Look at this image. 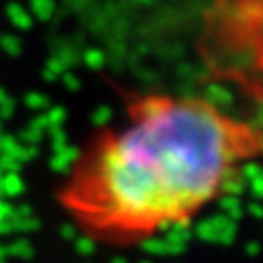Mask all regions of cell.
<instances>
[{"label": "cell", "instance_id": "cell-1", "mask_svg": "<svg viewBox=\"0 0 263 263\" xmlns=\"http://www.w3.org/2000/svg\"><path fill=\"white\" fill-rule=\"evenodd\" d=\"M263 158V126L195 96L139 93L98 128L56 186L93 242L135 247L191 224Z\"/></svg>", "mask_w": 263, "mask_h": 263}]
</instances>
